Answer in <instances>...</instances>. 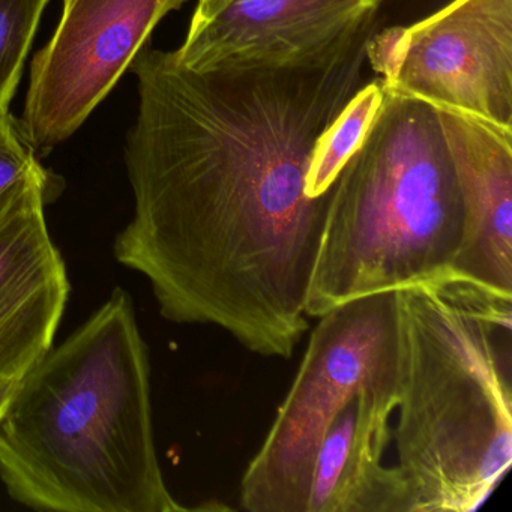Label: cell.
I'll return each instance as SVG.
<instances>
[{"instance_id": "6da1fadb", "label": "cell", "mask_w": 512, "mask_h": 512, "mask_svg": "<svg viewBox=\"0 0 512 512\" xmlns=\"http://www.w3.org/2000/svg\"><path fill=\"white\" fill-rule=\"evenodd\" d=\"M374 31L287 67L197 71L152 49L134 59V217L113 251L148 278L164 319L293 355L331 197L308 196V166L364 82Z\"/></svg>"}, {"instance_id": "7a4b0ae2", "label": "cell", "mask_w": 512, "mask_h": 512, "mask_svg": "<svg viewBox=\"0 0 512 512\" xmlns=\"http://www.w3.org/2000/svg\"><path fill=\"white\" fill-rule=\"evenodd\" d=\"M0 481L37 511L190 509L164 481L148 346L127 290L20 379L0 418Z\"/></svg>"}, {"instance_id": "3957f363", "label": "cell", "mask_w": 512, "mask_h": 512, "mask_svg": "<svg viewBox=\"0 0 512 512\" xmlns=\"http://www.w3.org/2000/svg\"><path fill=\"white\" fill-rule=\"evenodd\" d=\"M397 293L407 512H470L512 463V295L443 275Z\"/></svg>"}, {"instance_id": "277c9868", "label": "cell", "mask_w": 512, "mask_h": 512, "mask_svg": "<svg viewBox=\"0 0 512 512\" xmlns=\"http://www.w3.org/2000/svg\"><path fill=\"white\" fill-rule=\"evenodd\" d=\"M464 221L436 110L386 92L364 142L331 187L307 316L448 274Z\"/></svg>"}, {"instance_id": "5b68a950", "label": "cell", "mask_w": 512, "mask_h": 512, "mask_svg": "<svg viewBox=\"0 0 512 512\" xmlns=\"http://www.w3.org/2000/svg\"><path fill=\"white\" fill-rule=\"evenodd\" d=\"M319 319L274 424L245 470V511L307 512L314 460L332 422L364 389L401 385L397 293L353 299Z\"/></svg>"}, {"instance_id": "8992f818", "label": "cell", "mask_w": 512, "mask_h": 512, "mask_svg": "<svg viewBox=\"0 0 512 512\" xmlns=\"http://www.w3.org/2000/svg\"><path fill=\"white\" fill-rule=\"evenodd\" d=\"M367 62L389 94L512 127V0H452L374 31Z\"/></svg>"}, {"instance_id": "52a82bcc", "label": "cell", "mask_w": 512, "mask_h": 512, "mask_svg": "<svg viewBox=\"0 0 512 512\" xmlns=\"http://www.w3.org/2000/svg\"><path fill=\"white\" fill-rule=\"evenodd\" d=\"M188 0H64L55 34L35 56L20 122L38 158L73 136Z\"/></svg>"}, {"instance_id": "ba28073f", "label": "cell", "mask_w": 512, "mask_h": 512, "mask_svg": "<svg viewBox=\"0 0 512 512\" xmlns=\"http://www.w3.org/2000/svg\"><path fill=\"white\" fill-rule=\"evenodd\" d=\"M371 0H230L175 52L197 71L277 68L310 61L376 22Z\"/></svg>"}, {"instance_id": "9c48e42d", "label": "cell", "mask_w": 512, "mask_h": 512, "mask_svg": "<svg viewBox=\"0 0 512 512\" xmlns=\"http://www.w3.org/2000/svg\"><path fill=\"white\" fill-rule=\"evenodd\" d=\"M52 194V179L35 182L0 226V380L47 355L67 307V268L44 218Z\"/></svg>"}, {"instance_id": "30bf717a", "label": "cell", "mask_w": 512, "mask_h": 512, "mask_svg": "<svg viewBox=\"0 0 512 512\" xmlns=\"http://www.w3.org/2000/svg\"><path fill=\"white\" fill-rule=\"evenodd\" d=\"M434 110L466 215L463 244L446 275L512 295V127Z\"/></svg>"}, {"instance_id": "8fae6325", "label": "cell", "mask_w": 512, "mask_h": 512, "mask_svg": "<svg viewBox=\"0 0 512 512\" xmlns=\"http://www.w3.org/2000/svg\"><path fill=\"white\" fill-rule=\"evenodd\" d=\"M401 385L364 389L332 422L311 472L307 512H407L397 466H383Z\"/></svg>"}, {"instance_id": "7c38bea8", "label": "cell", "mask_w": 512, "mask_h": 512, "mask_svg": "<svg viewBox=\"0 0 512 512\" xmlns=\"http://www.w3.org/2000/svg\"><path fill=\"white\" fill-rule=\"evenodd\" d=\"M385 95V85L380 77L362 83L334 121L320 134L308 166V196H323L331 190L344 164L364 142L382 109Z\"/></svg>"}, {"instance_id": "4fadbf2b", "label": "cell", "mask_w": 512, "mask_h": 512, "mask_svg": "<svg viewBox=\"0 0 512 512\" xmlns=\"http://www.w3.org/2000/svg\"><path fill=\"white\" fill-rule=\"evenodd\" d=\"M50 0H0V110H10Z\"/></svg>"}, {"instance_id": "5bb4252c", "label": "cell", "mask_w": 512, "mask_h": 512, "mask_svg": "<svg viewBox=\"0 0 512 512\" xmlns=\"http://www.w3.org/2000/svg\"><path fill=\"white\" fill-rule=\"evenodd\" d=\"M49 179L20 122L0 110V226L35 182Z\"/></svg>"}, {"instance_id": "9a60e30c", "label": "cell", "mask_w": 512, "mask_h": 512, "mask_svg": "<svg viewBox=\"0 0 512 512\" xmlns=\"http://www.w3.org/2000/svg\"><path fill=\"white\" fill-rule=\"evenodd\" d=\"M229 2L230 0H197L196 11H194L188 31H193V29L205 25L218 11L223 10Z\"/></svg>"}, {"instance_id": "2e32d148", "label": "cell", "mask_w": 512, "mask_h": 512, "mask_svg": "<svg viewBox=\"0 0 512 512\" xmlns=\"http://www.w3.org/2000/svg\"><path fill=\"white\" fill-rule=\"evenodd\" d=\"M20 379H22V377H20ZM20 379L0 380V418H2L5 410H7L8 404H10L11 398H13L14 391H16L17 385H19Z\"/></svg>"}, {"instance_id": "e0dca14e", "label": "cell", "mask_w": 512, "mask_h": 512, "mask_svg": "<svg viewBox=\"0 0 512 512\" xmlns=\"http://www.w3.org/2000/svg\"><path fill=\"white\" fill-rule=\"evenodd\" d=\"M371 2H374L376 5L382 4L383 0H371Z\"/></svg>"}]
</instances>
